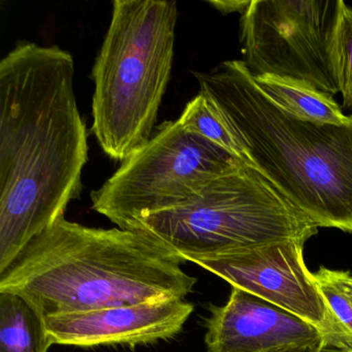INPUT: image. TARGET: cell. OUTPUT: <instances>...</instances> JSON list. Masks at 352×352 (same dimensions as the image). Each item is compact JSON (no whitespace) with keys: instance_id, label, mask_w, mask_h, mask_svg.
Instances as JSON below:
<instances>
[{"instance_id":"cell-7","label":"cell","mask_w":352,"mask_h":352,"mask_svg":"<svg viewBox=\"0 0 352 352\" xmlns=\"http://www.w3.org/2000/svg\"><path fill=\"white\" fill-rule=\"evenodd\" d=\"M340 8L341 0H251L240 22L242 61L249 73L339 94L331 50Z\"/></svg>"},{"instance_id":"cell-4","label":"cell","mask_w":352,"mask_h":352,"mask_svg":"<svg viewBox=\"0 0 352 352\" xmlns=\"http://www.w3.org/2000/svg\"><path fill=\"white\" fill-rule=\"evenodd\" d=\"M177 20L176 1L113 3L92 69V133L115 162H124L151 140L172 74Z\"/></svg>"},{"instance_id":"cell-17","label":"cell","mask_w":352,"mask_h":352,"mask_svg":"<svg viewBox=\"0 0 352 352\" xmlns=\"http://www.w3.org/2000/svg\"><path fill=\"white\" fill-rule=\"evenodd\" d=\"M314 352H352V347L322 337V340L317 344Z\"/></svg>"},{"instance_id":"cell-9","label":"cell","mask_w":352,"mask_h":352,"mask_svg":"<svg viewBox=\"0 0 352 352\" xmlns=\"http://www.w3.org/2000/svg\"><path fill=\"white\" fill-rule=\"evenodd\" d=\"M193 310L192 302L164 298L46 315L43 320L51 346L146 345L176 337Z\"/></svg>"},{"instance_id":"cell-8","label":"cell","mask_w":352,"mask_h":352,"mask_svg":"<svg viewBox=\"0 0 352 352\" xmlns=\"http://www.w3.org/2000/svg\"><path fill=\"white\" fill-rule=\"evenodd\" d=\"M304 246L300 241H281L197 257L191 263L226 280L232 287L296 315L327 336L329 311L305 263Z\"/></svg>"},{"instance_id":"cell-1","label":"cell","mask_w":352,"mask_h":352,"mask_svg":"<svg viewBox=\"0 0 352 352\" xmlns=\"http://www.w3.org/2000/svg\"><path fill=\"white\" fill-rule=\"evenodd\" d=\"M75 60L19 43L0 63V273L81 195L87 131Z\"/></svg>"},{"instance_id":"cell-11","label":"cell","mask_w":352,"mask_h":352,"mask_svg":"<svg viewBox=\"0 0 352 352\" xmlns=\"http://www.w3.org/2000/svg\"><path fill=\"white\" fill-rule=\"evenodd\" d=\"M253 79L265 96L298 118L340 126L352 123V115L346 116L331 94L320 91L306 82L274 75Z\"/></svg>"},{"instance_id":"cell-15","label":"cell","mask_w":352,"mask_h":352,"mask_svg":"<svg viewBox=\"0 0 352 352\" xmlns=\"http://www.w3.org/2000/svg\"><path fill=\"white\" fill-rule=\"evenodd\" d=\"M331 65L343 108L352 109V9L341 0L339 18L331 42Z\"/></svg>"},{"instance_id":"cell-18","label":"cell","mask_w":352,"mask_h":352,"mask_svg":"<svg viewBox=\"0 0 352 352\" xmlns=\"http://www.w3.org/2000/svg\"><path fill=\"white\" fill-rule=\"evenodd\" d=\"M316 345L300 346V347L290 348V349L282 350L279 352H314Z\"/></svg>"},{"instance_id":"cell-16","label":"cell","mask_w":352,"mask_h":352,"mask_svg":"<svg viewBox=\"0 0 352 352\" xmlns=\"http://www.w3.org/2000/svg\"><path fill=\"white\" fill-rule=\"evenodd\" d=\"M208 3L224 15L230 13H240L241 15H243L250 7L251 0L250 1H241V0H228L226 1L224 0V1H208Z\"/></svg>"},{"instance_id":"cell-2","label":"cell","mask_w":352,"mask_h":352,"mask_svg":"<svg viewBox=\"0 0 352 352\" xmlns=\"http://www.w3.org/2000/svg\"><path fill=\"white\" fill-rule=\"evenodd\" d=\"M185 261L145 232L88 228L61 217L0 273V292L41 317L164 298L185 300L197 279Z\"/></svg>"},{"instance_id":"cell-13","label":"cell","mask_w":352,"mask_h":352,"mask_svg":"<svg viewBox=\"0 0 352 352\" xmlns=\"http://www.w3.org/2000/svg\"><path fill=\"white\" fill-rule=\"evenodd\" d=\"M329 314L325 339L352 347V273L321 265L313 273Z\"/></svg>"},{"instance_id":"cell-10","label":"cell","mask_w":352,"mask_h":352,"mask_svg":"<svg viewBox=\"0 0 352 352\" xmlns=\"http://www.w3.org/2000/svg\"><path fill=\"white\" fill-rule=\"evenodd\" d=\"M205 327L207 352H279L323 337L314 325L238 287L226 305L210 307Z\"/></svg>"},{"instance_id":"cell-5","label":"cell","mask_w":352,"mask_h":352,"mask_svg":"<svg viewBox=\"0 0 352 352\" xmlns=\"http://www.w3.org/2000/svg\"><path fill=\"white\" fill-rule=\"evenodd\" d=\"M185 261L267 243H306L318 226L248 166L208 183L192 201L135 220Z\"/></svg>"},{"instance_id":"cell-12","label":"cell","mask_w":352,"mask_h":352,"mask_svg":"<svg viewBox=\"0 0 352 352\" xmlns=\"http://www.w3.org/2000/svg\"><path fill=\"white\" fill-rule=\"evenodd\" d=\"M44 320L23 298L0 292V352H48Z\"/></svg>"},{"instance_id":"cell-14","label":"cell","mask_w":352,"mask_h":352,"mask_svg":"<svg viewBox=\"0 0 352 352\" xmlns=\"http://www.w3.org/2000/svg\"><path fill=\"white\" fill-rule=\"evenodd\" d=\"M179 120L189 131L213 142L243 160L242 152L236 140L205 96L201 94L186 104Z\"/></svg>"},{"instance_id":"cell-3","label":"cell","mask_w":352,"mask_h":352,"mask_svg":"<svg viewBox=\"0 0 352 352\" xmlns=\"http://www.w3.org/2000/svg\"><path fill=\"white\" fill-rule=\"evenodd\" d=\"M243 162L318 228L352 232V123L304 120L265 96L242 60L195 73Z\"/></svg>"},{"instance_id":"cell-6","label":"cell","mask_w":352,"mask_h":352,"mask_svg":"<svg viewBox=\"0 0 352 352\" xmlns=\"http://www.w3.org/2000/svg\"><path fill=\"white\" fill-rule=\"evenodd\" d=\"M244 166L179 119L170 121L91 193L92 209L127 230L140 218L190 203L208 183Z\"/></svg>"}]
</instances>
